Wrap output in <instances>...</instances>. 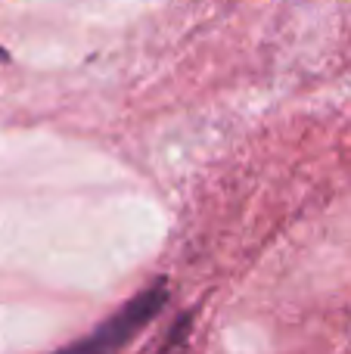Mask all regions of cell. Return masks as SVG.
Masks as SVG:
<instances>
[{
    "label": "cell",
    "instance_id": "1",
    "mask_svg": "<svg viewBox=\"0 0 351 354\" xmlns=\"http://www.w3.org/2000/svg\"><path fill=\"white\" fill-rule=\"evenodd\" d=\"M165 299H168V289L162 286V283L159 286H149L146 292H140L137 299H131L128 305L115 314V317H109L106 324H99L97 330H93V336L81 339L75 348L78 351H115V348H124V345H128L131 339H134L137 333H140L143 326H146L149 320L162 311Z\"/></svg>",
    "mask_w": 351,
    "mask_h": 354
}]
</instances>
